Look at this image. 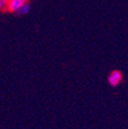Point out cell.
Wrapping results in <instances>:
<instances>
[{
	"mask_svg": "<svg viewBox=\"0 0 128 129\" xmlns=\"http://www.w3.org/2000/svg\"><path fill=\"white\" fill-rule=\"evenodd\" d=\"M28 2V0H9L8 4H7V8L6 10L12 13L17 12L25 3Z\"/></svg>",
	"mask_w": 128,
	"mask_h": 129,
	"instance_id": "cell-2",
	"label": "cell"
},
{
	"mask_svg": "<svg viewBox=\"0 0 128 129\" xmlns=\"http://www.w3.org/2000/svg\"><path fill=\"white\" fill-rule=\"evenodd\" d=\"M122 80H123V74L118 70L112 71L108 76V82L112 87L118 86L122 82Z\"/></svg>",
	"mask_w": 128,
	"mask_h": 129,
	"instance_id": "cell-1",
	"label": "cell"
},
{
	"mask_svg": "<svg viewBox=\"0 0 128 129\" xmlns=\"http://www.w3.org/2000/svg\"><path fill=\"white\" fill-rule=\"evenodd\" d=\"M30 10H31V4L29 3V2H27V3H25L17 12L18 15H26V14H28L29 12H30Z\"/></svg>",
	"mask_w": 128,
	"mask_h": 129,
	"instance_id": "cell-3",
	"label": "cell"
},
{
	"mask_svg": "<svg viewBox=\"0 0 128 129\" xmlns=\"http://www.w3.org/2000/svg\"><path fill=\"white\" fill-rule=\"evenodd\" d=\"M9 0H0V11H5Z\"/></svg>",
	"mask_w": 128,
	"mask_h": 129,
	"instance_id": "cell-4",
	"label": "cell"
}]
</instances>
